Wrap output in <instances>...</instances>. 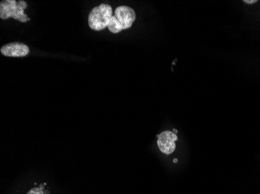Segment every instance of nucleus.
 <instances>
[{
  "label": "nucleus",
  "instance_id": "f257e3e1",
  "mask_svg": "<svg viewBox=\"0 0 260 194\" xmlns=\"http://www.w3.org/2000/svg\"><path fill=\"white\" fill-rule=\"evenodd\" d=\"M27 7V2L25 1H18L16 0H6L0 3V18L3 20L14 18L21 23H26L29 21V17L27 14H24V10Z\"/></svg>",
  "mask_w": 260,
  "mask_h": 194
},
{
  "label": "nucleus",
  "instance_id": "f03ea898",
  "mask_svg": "<svg viewBox=\"0 0 260 194\" xmlns=\"http://www.w3.org/2000/svg\"><path fill=\"white\" fill-rule=\"evenodd\" d=\"M112 16V7L109 4H102L90 11L88 17L89 27L92 30L101 31L108 27Z\"/></svg>",
  "mask_w": 260,
  "mask_h": 194
},
{
  "label": "nucleus",
  "instance_id": "7ed1b4c3",
  "mask_svg": "<svg viewBox=\"0 0 260 194\" xmlns=\"http://www.w3.org/2000/svg\"><path fill=\"white\" fill-rule=\"evenodd\" d=\"M176 141H178L176 134L172 131H165L159 135L157 145L163 154L169 156L175 151L176 148V144H175Z\"/></svg>",
  "mask_w": 260,
  "mask_h": 194
},
{
  "label": "nucleus",
  "instance_id": "20e7f679",
  "mask_svg": "<svg viewBox=\"0 0 260 194\" xmlns=\"http://www.w3.org/2000/svg\"><path fill=\"white\" fill-rule=\"evenodd\" d=\"M115 16L122 25V29L127 30L132 27L136 20V13L131 7L127 6H120L115 10Z\"/></svg>",
  "mask_w": 260,
  "mask_h": 194
},
{
  "label": "nucleus",
  "instance_id": "39448f33",
  "mask_svg": "<svg viewBox=\"0 0 260 194\" xmlns=\"http://www.w3.org/2000/svg\"><path fill=\"white\" fill-rule=\"evenodd\" d=\"M0 52L4 56L14 57H25L30 52V48L27 45L20 42H12L7 44L0 48Z\"/></svg>",
  "mask_w": 260,
  "mask_h": 194
},
{
  "label": "nucleus",
  "instance_id": "423d86ee",
  "mask_svg": "<svg viewBox=\"0 0 260 194\" xmlns=\"http://www.w3.org/2000/svg\"><path fill=\"white\" fill-rule=\"evenodd\" d=\"M108 28H109V31L112 33H119L123 30L121 23L118 21L116 17L114 15L112 16V19H111L110 22H109Z\"/></svg>",
  "mask_w": 260,
  "mask_h": 194
},
{
  "label": "nucleus",
  "instance_id": "0eeeda50",
  "mask_svg": "<svg viewBox=\"0 0 260 194\" xmlns=\"http://www.w3.org/2000/svg\"><path fill=\"white\" fill-rule=\"evenodd\" d=\"M27 194H45V192H43V189H41V188H33V189H30Z\"/></svg>",
  "mask_w": 260,
  "mask_h": 194
},
{
  "label": "nucleus",
  "instance_id": "6e6552de",
  "mask_svg": "<svg viewBox=\"0 0 260 194\" xmlns=\"http://www.w3.org/2000/svg\"><path fill=\"white\" fill-rule=\"evenodd\" d=\"M243 2L245 4H253L257 3V0H244Z\"/></svg>",
  "mask_w": 260,
  "mask_h": 194
},
{
  "label": "nucleus",
  "instance_id": "1a4fd4ad",
  "mask_svg": "<svg viewBox=\"0 0 260 194\" xmlns=\"http://www.w3.org/2000/svg\"><path fill=\"white\" fill-rule=\"evenodd\" d=\"M172 132L175 133V134H177V133H178V131H177V129H175V128H174L173 131H172Z\"/></svg>",
  "mask_w": 260,
  "mask_h": 194
},
{
  "label": "nucleus",
  "instance_id": "9d476101",
  "mask_svg": "<svg viewBox=\"0 0 260 194\" xmlns=\"http://www.w3.org/2000/svg\"><path fill=\"white\" fill-rule=\"evenodd\" d=\"M173 162L174 163H176L177 162H178V160H177V159H174Z\"/></svg>",
  "mask_w": 260,
  "mask_h": 194
}]
</instances>
